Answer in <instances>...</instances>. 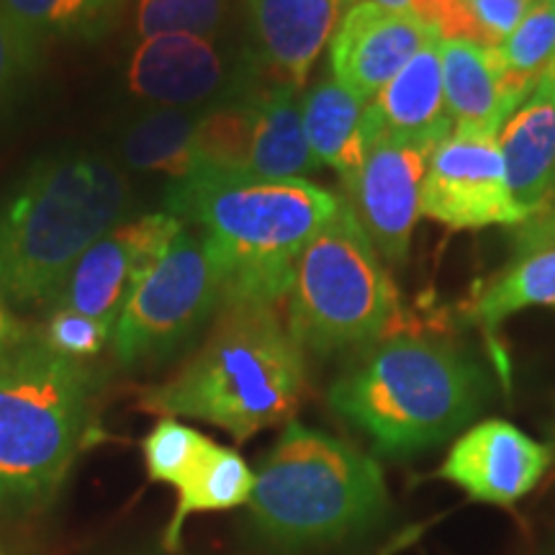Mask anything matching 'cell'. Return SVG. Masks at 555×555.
I'll return each mask as SVG.
<instances>
[{
	"label": "cell",
	"instance_id": "cell-1",
	"mask_svg": "<svg viewBox=\"0 0 555 555\" xmlns=\"http://www.w3.org/2000/svg\"><path fill=\"white\" fill-rule=\"evenodd\" d=\"M339 206L343 196L311 180L214 170H196L165 191V211L206 240L224 286V307L286 301L298 255Z\"/></svg>",
	"mask_w": 555,
	"mask_h": 555
},
{
	"label": "cell",
	"instance_id": "cell-2",
	"mask_svg": "<svg viewBox=\"0 0 555 555\" xmlns=\"http://www.w3.org/2000/svg\"><path fill=\"white\" fill-rule=\"evenodd\" d=\"M131 183L90 152L41 157L0 198V294L13 309L52 307L78 260L127 219Z\"/></svg>",
	"mask_w": 555,
	"mask_h": 555
},
{
	"label": "cell",
	"instance_id": "cell-3",
	"mask_svg": "<svg viewBox=\"0 0 555 555\" xmlns=\"http://www.w3.org/2000/svg\"><path fill=\"white\" fill-rule=\"evenodd\" d=\"M307 391V352L281 304H227L183 367L139 397L144 412L189 416L245 442L291 422Z\"/></svg>",
	"mask_w": 555,
	"mask_h": 555
},
{
	"label": "cell",
	"instance_id": "cell-4",
	"mask_svg": "<svg viewBox=\"0 0 555 555\" xmlns=\"http://www.w3.org/2000/svg\"><path fill=\"white\" fill-rule=\"evenodd\" d=\"M491 384L468 350L437 337L386 335L365 345L330 386L332 412L380 455L442 446L474 422Z\"/></svg>",
	"mask_w": 555,
	"mask_h": 555
},
{
	"label": "cell",
	"instance_id": "cell-5",
	"mask_svg": "<svg viewBox=\"0 0 555 555\" xmlns=\"http://www.w3.org/2000/svg\"><path fill=\"white\" fill-rule=\"evenodd\" d=\"M101 378L37 337L0 356V509L57 494L93 427Z\"/></svg>",
	"mask_w": 555,
	"mask_h": 555
},
{
	"label": "cell",
	"instance_id": "cell-6",
	"mask_svg": "<svg viewBox=\"0 0 555 555\" xmlns=\"http://www.w3.org/2000/svg\"><path fill=\"white\" fill-rule=\"evenodd\" d=\"M249 517L281 545L339 543L386 515L384 470L350 442L291 420L255 470Z\"/></svg>",
	"mask_w": 555,
	"mask_h": 555
},
{
	"label": "cell",
	"instance_id": "cell-7",
	"mask_svg": "<svg viewBox=\"0 0 555 555\" xmlns=\"http://www.w3.org/2000/svg\"><path fill=\"white\" fill-rule=\"evenodd\" d=\"M286 301L291 335L319 358L391 335L399 291L345 198L298 255Z\"/></svg>",
	"mask_w": 555,
	"mask_h": 555
},
{
	"label": "cell",
	"instance_id": "cell-8",
	"mask_svg": "<svg viewBox=\"0 0 555 555\" xmlns=\"http://www.w3.org/2000/svg\"><path fill=\"white\" fill-rule=\"evenodd\" d=\"M224 307V286L206 240L185 224L163 260L129 296L111 335L121 367L163 363L196 339Z\"/></svg>",
	"mask_w": 555,
	"mask_h": 555
},
{
	"label": "cell",
	"instance_id": "cell-9",
	"mask_svg": "<svg viewBox=\"0 0 555 555\" xmlns=\"http://www.w3.org/2000/svg\"><path fill=\"white\" fill-rule=\"evenodd\" d=\"M247 52L232 60L217 39L163 34L139 39L127 62V88L134 99L165 108H208L258 93Z\"/></svg>",
	"mask_w": 555,
	"mask_h": 555
},
{
	"label": "cell",
	"instance_id": "cell-10",
	"mask_svg": "<svg viewBox=\"0 0 555 555\" xmlns=\"http://www.w3.org/2000/svg\"><path fill=\"white\" fill-rule=\"evenodd\" d=\"M437 144L433 139H373L360 170L343 183L347 206L376 253L391 266L406 262L422 217V185Z\"/></svg>",
	"mask_w": 555,
	"mask_h": 555
},
{
	"label": "cell",
	"instance_id": "cell-11",
	"mask_svg": "<svg viewBox=\"0 0 555 555\" xmlns=\"http://www.w3.org/2000/svg\"><path fill=\"white\" fill-rule=\"evenodd\" d=\"M422 217L453 232L522 224L496 137L453 131L437 144L422 185Z\"/></svg>",
	"mask_w": 555,
	"mask_h": 555
},
{
	"label": "cell",
	"instance_id": "cell-12",
	"mask_svg": "<svg viewBox=\"0 0 555 555\" xmlns=\"http://www.w3.org/2000/svg\"><path fill=\"white\" fill-rule=\"evenodd\" d=\"M183 227L170 211L124 219L82 255L52 307L80 311L114 330L129 296L163 260Z\"/></svg>",
	"mask_w": 555,
	"mask_h": 555
},
{
	"label": "cell",
	"instance_id": "cell-13",
	"mask_svg": "<svg viewBox=\"0 0 555 555\" xmlns=\"http://www.w3.org/2000/svg\"><path fill=\"white\" fill-rule=\"evenodd\" d=\"M551 463L553 448L512 422L486 420L457 437L437 478L466 491L474 502L512 506L543 481Z\"/></svg>",
	"mask_w": 555,
	"mask_h": 555
},
{
	"label": "cell",
	"instance_id": "cell-14",
	"mask_svg": "<svg viewBox=\"0 0 555 555\" xmlns=\"http://www.w3.org/2000/svg\"><path fill=\"white\" fill-rule=\"evenodd\" d=\"M440 39L414 13L376 3L347 5L330 41L332 75L367 106L429 41Z\"/></svg>",
	"mask_w": 555,
	"mask_h": 555
},
{
	"label": "cell",
	"instance_id": "cell-15",
	"mask_svg": "<svg viewBox=\"0 0 555 555\" xmlns=\"http://www.w3.org/2000/svg\"><path fill=\"white\" fill-rule=\"evenodd\" d=\"M345 9V0H245L255 73L268 86L304 90Z\"/></svg>",
	"mask_w": 555,
	"mask_h": 555
},
{
	"label": "cell",
	"instance_id": "cell-16",
	"mask_svg": "<svg viewBox=\"0 0 555 555\" xmlns=\"http://www.w3.org/2000/svg\"><path fill=\"white\" fill-rule=\"evenodd\" d=\"M453 134L442 88V39L429 41L365 106L367 144L378 137L442 139Z\"/></svg>",
	"mask_w": 555,
	"mask_h": 555
},
{
	"label": "cell",
	"instance_id": "cell-17",
	"mask_svg": "<svg viewBox=\"0 0 555 555\" xmlns=\"http://www.w3.org/2000/svg\"><path fill=\"white\" fill-rule=\"evenodd\" d=\"M442 88L457 134L499 137L525 99L504 78L496 50L474 41H442Z\"/></svg>",
	"mask_w": 555,
	"mask_h": 555
},
{
	"label": "cell",
	"instance_id": "cell-18",
	"mask_svg": "<svg viewBox=\"0 0 555 555\" xmlns=\"http://www.w3.org/2000/svg\"><path fill=\"white\" fill-rule=\"evenodd\" d=\"M496 142L512 198L527 219L535 217L551 204L555 189V75L538 82L499 131Z\"/></svg>",
	"mask_w": 555,
	"mask_h": 555
},
{
	"label": "cell",
	"instance_id": "cell-19",
	"mask_svg": "<svg viewBox=\"0 0 555 555\" xmlns=\"http://www.w3.org/2000/svg\"><path fill=\"white\" fill-rule=\"evenodd\" d=\"M301 119L317 163L343 183L356 176L367 152L363 103L330 73L301 95Z\"/></svg>",
	"mask_w": 555,
	"mask_h": 555
},
{
	"label": "cell",
	"instance_id": "cell-20",
	"mask_svg": "<svg viewBox=\"0 0 555 555\" xmlns=\"http://www.w3.org/2000/svg\"><path fill=\"white\" fill-rule=\"evenodd\" d=\"M322 168L311 155L301 119V90L266 86L258 95L253 152L245 176L260 180H309Z\"/></svg>",
	"mask_w": 555,
	"mask_h": 555
},
{
	"label": "cell",
	"instance_id": "cell-21",
	"mask_svg": "<svg viewBox=\"0 0 555 555\" xmlns=\"http://www.w3.org/2000/svg\"><path fill=\"white\" fill-rule=\"evenodd\" d=\"M204 108L155 106L129 121L116 142L119 165L134 172L165 176L170 183L196 172V131Z\"/></svg>",
	"mask_w": 555,
	"mask_h": 555
},
{
	"label": "cell",
	"instance_id": "cell-22",
	"mask_svg": "<svg viewBox=\"0 0 555 555\" xmlns=\"http://www.w3.org/2000/svg\"><path fill=\"white\" fill-rule=\"evenodd\" d=\"M255 486V470L237 450L217 446L201 457L196 470L178 486V502L170 525L165 527L163 545L168 553H176L183 543V527L193 515L201 512H227L249 504Z\"/></svg>",
	"mask_w": 555,
	"mask_h": 555
},
{
	"label": "cell",
	"instance_id": "cell-23",
	"mask_svg": "<svg viewBox=\"0 0 555 555\" xmlns=\"http://www.w3.org/2000/svg\"><path fill=\"white\" fill-rule=\"evenodd\" d=\"M124 0H0V13L39 47L99 41L119 18Z\"/></svg>",
	"mask_w": 555,
	"mask_h": 555
},
{
	"label": "cell",
	"instance_id": "cell-24",
	"mask_svg": "<svg viewBox=\"0 0 555 555\" xmlns=\"http://www.w3.org/2000/svg\"><path fill=\"white\" fill-rule=\"evenodd\" d=\"M525 309H555V247L512 262L474 298L468 314L494 332L504 319Z\"/></svg>",
	"mask_w": 555,
	"mask_h": 555
},
{
	"label": "cell",
	"instance_id": "cell-25",
	"mask_svg": "<svg viewBox=\"0 0 555 555\" xmlns=\"http://www.w3.org/2000/svg\"><path fill=\"white\" fill-rule=\"evenodd\" d=\"M260 90L245 99L204 108L196 131V170L245 176L249 152H253L255 121H258Z\"/></svg>",
	"mask_w": 555,
	"mask_h": 555
},
{
	"label": "cell",
	"instance_id": "cell-26",
	"mask_svg": "<svg viewBox=\"0 0 555 555\" xmlns=\"http://www.w3.org/2000/svg\"><path fill=\"white\" fill-rule=\"evenodd\" d=\"M555 52L553 0H535L522 24L496 47L504 78L527 101L545 78Z\"/></svg>",
	"mask_w": 555,
	"mask_h": 555
},
{
	"label": "cell",
	"instance_id": "cell-27",
	"mask_svg": "<svg viewBox=\"0 0 555 555\" xmlns=\"http://www.w3.org/2000/svg\"><path fill=\"white\" fill-rule=\"evenodd\" d=\"M229 11L232 0H137L131 24L137 41L163 34L219 39Z\"/></svg>",
	"mask_w": 555,
	"mask_h": 555
},
{
	"label": "cell",
	"instance_id": "cell-28",
	"mask_svg": "<svg viewBox=\"0 0 555 555\" xmlns=\"http://www.w3.org/2000/svg\"><path fill=\"white\" fill-rule=\"evenodd\" d=\"M211 437L201 435L198 429L178 420V416H159V422L142 440L144 466L150 481L178 486L189 478L208 450Z\"/></svg>",
	"mask_w": 555,
	"mask_h": 555
},
{
	"label": "cell",
	"instance_id": "cell-29",
	"mask_svg": "<svg viewBox=\"0 0 555 555\" xmlns=\"http://www.w3.org/2000/svg\"><path fill=\"white\" fill-rule=\"evenodd\" d=\"M111 332L114 330L101 324L99 319L73 309L52 307L37 339L62 358L86 363V360L99 358L106 347H111Z\"/></svg>",
	"mask_w": 555,
	"mask_h": 555
},
{
	"label": "cell",
	"instance_id": "cell-30",
	"mask_svg": "<svg viewBox=\"0 0 555 555\" xmlns=\"http://www.w3.org/2000/svg\"><path fill=\"white\" fill-rule=\"evenodd\" d=\"M41 52H44V47L21 34L0 13V101L9 99L13 90L39 67Z\"/></svg>",
	"mask_w": 555,
	"mask_h": 555
},
{
	"label": "cell",
	"instance_id": "cell-31",
	"mask_svg": "<svg viewBox=\"0 0 555 555\" xmlns=\"http://www.w3.org/2000/svg\"><path fill=\"white\" fill-rule=\"evenodd\" d=\"M466 3L478 31H481L483 44L496 50L522 24L535 0H466Z\"/></svg>",
	"mask_w": 555,
	"mask_h": 555
},
{
	"label": "cell",
	"instance_id": "cell-32",
	"mask_svg": "<svg viewBox=\"0 0 555 555\" xmlns=\"http://www.w3.org/2000/svg\"><path fill=\"white\" fill-rule=\"evenodd\" d=\"M512 247H515V260L555 247V198L535 217L512 229Z\"/></svg>",
	"mask_w": 555,
	"mask_h": 555
},
{
	"label": "cell",
	"instance_id": "cell-33",
	"mask_svg": "<svg viewBox=\"0 0 555 555\" xmlns=\"http://www.w3.org/2000/svg\"><path fill=\"white\" fill-rule=\"evenodd\" d=\"M29 337H31L29 332H26L24 324L18 322L9 304H5L3 294H0V356L13 350L16 345L26 343Z\"/></svg>",
	"mask_w": 555,
	"mask_h": 555
},
{
	"label": "cell",
	"instance_id": "cell-34",
	"mask_svg": "<svg viewBox=\"0 0 555 555\" xmlns=\"http://www.w3.org/2000/svg\"><path fill=\"white\" fill-rule=\"evenodd\" d=\"M352 3H376V5H384V9H391V11L412 13V0H345V5H352Z\"/></svg>",
	"mask_w": 555,
	"mask_h": 555
},
{
	"label": "cell",
	"instance_id": "cell-35",
	"mask_svg": "<svg viewBox=\"0 0 555 555\" xmlns=\"http://www.w3.org/2000/svg\"><path fill=\"white\" fill-rule=\"evenodd\" d=\"M553 16H555V0H553ZM547 75H555V52H553V60H551V67H547V73H545V78Z\"/></svg>",
	"mask_w": 555,
	"mask_h": 555
},
{
	"label": "cell",
	"instance_id": "cell-36",
	"mask_svg": "<svg viewBox=\"0 0 555 555\" xmlns=\"http://www.w3.org/2000/svg\"><path fill=\"white\" fill-rule=\"evenodd\" d=\"M0 555H9V553H5V547H3V545H0Z\"/></svg>",
	"mask_w": 555,
	"mask_h": 555
},
{
	"label": "cell",
	"instance_id": "cell-37",
	"mask_svg": "<svg viewBox=\"0 0 555 555\" xmlns=\"http://www.w3.org/2000/svg\"><path fill=\"white\" fill-rule=\"evenodd\" d=\"M553 440H555V422H553Z\"/></svg>",
	"mask_w": 555,
	"mask_h": 555
},
{
	"label": "cell",
	"instance_id": "cell-38",
	"mask_svg": "<svg viewBox=\"0 0 555 555\" xmlns=\"http://www.w3.org/2000/svg\"><path fill=\"white\" fill-rule=\"evenodd\" d=\"M553 198H555V189H553ZM553 198H551V201H553Z\"/></svg>",
	"mask_w": 555,
	"mask_h": 555
}]
</instances>
